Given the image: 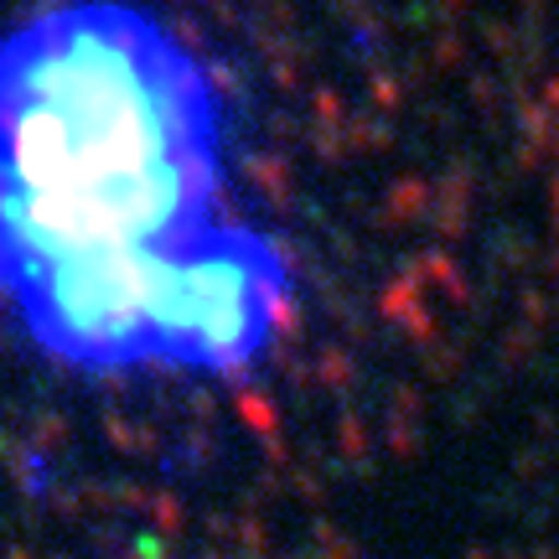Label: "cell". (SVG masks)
Masks as SVG:
<instances>
[{"mask_svg": "<svg viewBox=\"0 0 559 559\" xmlns=\"http://www.w3.org/2000/svg\"><path fill=\"white\" fill-rule=\"evenodd\" d=\"M0 306L83 379H243L296 270L228 213V99L140 0H52L0 37Z\"/></svg>", "mask_w": 559, "mask_h": 559, "instance_id": "obj_1", "label": "cell"}]
</instances>
